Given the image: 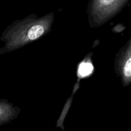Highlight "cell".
Masks as SVG:
<instances>
[{"mask_svg": "<svg viewBox=\"0 0 131 131\" xmlns=\"http://www.w3.org/2000/svg\"><path fill=\"white\" fill-rule=\"evenodd\" d=\"M129 0H90L88 12L92 25H101L126 6Z\"/></svg>", "mask_w": 131, "mask_h": 131, "instance_id": "7a4b0ae2", "label": "cell"}, {"mask_svg": "<svg viewBox=\"0 0 131 131\" xmlns=\"http://www.w3.org/2000/svg\"><path fill=\"white\" fill-rule=\"evenodd\" d=\"M54 18V14H47L45 16L36 19L35 15H31L18 23L17 28L12 35H4L5 41H7V47H19L30 41H34L42 37L51 26Z\"/></svg>", "mask_w": 131, "mask_h": 131, "instance_id": "6da1fadb", "label": "cell"}, {"mask_svg": "<svg viewBox=\"0 0 131 131\" xmlns=\"http://www.w3.org/2000/svg\"><path fill=\"white\" fill-rule=\"evenodd\" d=\"M93 67L89 63L83 62L81 64L79 68V74L80 76L84 77L89 75L92 71Z\"/></svg>", "mask_w": 131, "mask_h": 131, "instance_id": "5b68a950", "label": "cell"}, {"mask_svg": "<svg viewBox=\"0 0 131 131\" xmlns=\"http://www.w3.org/2000/svg\"><path fill=\"white\" fill-rule=\"evenodd\" d=\"M116 70L120 74L125 85L130 83L131 77V58L130 46L129 45L126 50L122 52L118 60H116Z\"/></svg>", "mask_w": 131, "mask_h": 131, "instance_id": "3957f363", "label": "cell"}, {"mask_svg": "<svg viewBox=\"0 0 131 131\" xmlns=\"http://www.w3.org/2000/svg\"><path fill=\"white\" fill-rule=\"evenodd\" d=\"M17 112L7 102L0 101V125L10 121Z\"/></svg>", "mask_w": 131, "mask_h": 131, "instance_id": "277c9868", "label": "cell"}]
</instances>
